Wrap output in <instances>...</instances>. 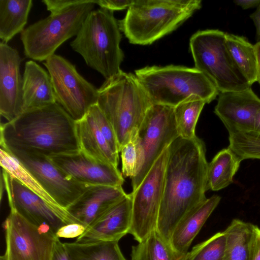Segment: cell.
Segmentation results:
<instances>
[{
    "mask_svg": "<svg viewBox=\"0 0 260 260\" xmlns=\"http://www.w3.org/2000/svg\"><path fill=\"white\" fill-rule=\"evenodd\" d=\"M208 165L205 144L197 136L178 137L168 146L156 230L169 243L182 219L207 199Z\"/></svg>",
    "mask_w": 260,
    "mask_h": 260,
    "instance_id": "cell-1",
    "label": "cell"
},
{
    "mask_svg": "<svg viewBox=\"0 0 260 260\" xmlns=\"http://www.w3.org/2000/svg\"><path fill=\"white\" fill-rule=\"evenodd\" d=\"M1 148L47 156L80 150L76 121L57 103L30 109L1 124Z\"/></svg>",
    "mask_w": 260,
    "mask_h": 260,
    "instance_id": "cell-2",
    "label": "cell"
},
{
    "mask_svg": "<svg viewBox=\"0 0 260 260\" xmlns=\"http://www.w3.org/2000/svg\"><path fill=\"white\" fill-rule=\"evenodd\" d=\"M97 104L114 129L120 152L153 104L135 75L122 70L98 89Z\"/></svg>",
    "mask_w": 260,
    "mask_h": 260,
    "instance_id": "cell-3",
    "label": "cell"
},
{
    "mask_svg": "<svg viewBox=\"0 0 260 260\" xmlns=\"http://www.w3.org/2000/svg\"><path fill=\"white\" fill-rule=\"evenodd\" d=\"M201 7V0H134L118 22L130 43L150 45L176 29Z\"/></svg>",
    "mask_w": 260,
    "mask_h": 260,
    "instance_id": "cell-4",
    "label": "cell"
},
{
    "mask_svg": "<svg viewBox=\"0 0 260 260\" xmlns=\"http://www.w3.org/2000/svg\"><path fill=\"white\" fill-rule=\"evenodd\" d=\"M135 75L153 104L174 108L192 98L208 104L219 93L209 79L196 68L147 66L136 70Z\"/></svg>",
    "mask_w": 260,
    "mask_h": 260,
    "instance_id": "cell-5",
    "label": "cell"
},
{
    "mask_svg": "<svg viewBox=\"0 0 260 260\" xmlns=\"http://www.w3.org/2000/svg\"><path fill=\"white\" fill-rule=\"evenodd\" d=\"M121 38L113 11L101 8L89 13L70 45L88 66L107 80L121 71L124 57L120 47Z\"/></svg>",
    "mask_w": 260,
    "mask_h": 260,
    "instance_id": "cell-6",
    "label": "cell"
},
{
    "mask_svg": "<svg viewBox=\"0 0 260 260\" xmlns=\"http://www.w3.org/2000/svg\"><path fill=\"white\" fill-rule=\"evenodd\" d=\"M96 0L77 5L51 14L31 24L21 32L25 56L34 60H46L63 42L77 35L92 11Z\"/></svg>",
    "mask_w": 260,
    "mask_h": 260,
    "instance_id": "cell-7",
    "label": "cell"
},
{
    "mask_svg": "<svg viewBox=\"0 0 260 260\" xmlns=\"http://www.w3.org/2000/svg\"><path fill=\"white\" fill-rule=\"evenodd\" d=\"M224 32L199 30L190 39L195 67L205 74L219 92L240 91L251 87L234 62L228 51Z\"/></svg>",
    "mask_w": 260,
    "mask_h": 260,
    "instance_id": "cell-8",
    "label": "cell"
},
{
    "mask_svg": "<svg viewBox=\"0 0 260 260\" xmlns=\"http://www.w3.org/2000/svg\"><path fill=\"white\" fill-rule=\"evenodd\" d=\"M178 137L174 108L153 104L135 136L138 161L131 178L133 190L138 187L162 152Z\"/></svg>",
    "mask_w": 260,
    "mask_h": 260,
    "instance_id": "cell-9",
    "label": "cell"
},
{
    "mask_svg": "<svg viewBox=\"0 0 260 260\" xmlns=\"http://www.w3.org/2000/svg\"><path fill=\"white\" fill-rule=\"evenodd\" d=\"M51 79L56 101L75 121L82 119L98 103V89L84 79L75 66L53 54L44 62Z\"/></svg>",
    "mask_w": 260,
    "mask_h": 260,
    "instance_id": "cell-10",
    "label": "cell"
},
{
    "mask_svg": "<svg viewBox=\"0 0 260 260\" xmlns=\"http://www.w3.org/2000/svg\"><path fill=\"white\" fill-rule=\"evenodd\" d=\"M168 147L162 152L138 187L133 190L129 234L139 242L156 230L162 197Z\"/></svg>",
    "mask_w": 260,
    "mask_h": 260,
    "instance_id": "cell-11",
    "label": "cell"
},
{
    "mask_svg": "<svg viewBox=\"0 0 260 260\" xmlns=\"http://www.w3.org/2000/svg\"><path fill=\"white\" fill-rule=\"evenodd\" d=\"M6 260H51L58 238L53 233L41 234L38 226L11 210L4 223Z\"/></svg>",
    "mask_w": 260,
    "mask_h": 260,
    "instance_id": "cell-12",
    "label": "cell"
},
{
    "mask_svg": "<svg viewBox=\"0 0 260 260\" xmlns=\"http://www.w3.org/2000/svg\"><path fill=\"white\" fill-rule=\"evenodd\" d=\"M4 149L16 157L57 204L66 210L89 186L70 179L47 155L33 150Z\"/></svg>",
    "mask_w": 260,
    "mask_h": 260,
    "instance_id": "cell-13",
    "label": "cell"
},
{
    "mask_svg": "<svg viewBox=\"0 0 260 260\" xmlns=\"http://www.w3.org/2000/svg\"><path fill=\"white\" fill-rule=\"evenodd\" d=\"M70 179L86 185L122 186L124 180L117 167L81 150L48 156Z\"/></svg>",
    "mask_w": 260,
    "mask_h": 260,
    "instance_id": "cell-14",
    "label": "cell"
},
{
    "mask_svg": "<svg viewBox=\"0 0 260 260\" xmlns=\"http://www.w3.org/2000/svg\"><path fill=\"white\" fill-rule=\"evenodd\" d=\"M3 179L11 210L38 226L48 224L55 234L63 225L69 224L49 204L3 169Z\"/></svg>",
    "mask_w": 260,
    "mask_h": 260,
    "instance_id": "cell-15",
    "label": "cell"
},
{
    "mask_svg": "<svg viewBox=\"0 0 260 260\" xmlns=\"http://www.w3.org/2000/svg\"><path fill=\"white\" fill-rule=\"evenodd\" d=\"M259 110L260 98L250 87L219 92L214 112L232 135L253 132Z\"/></svg>",
    "mask_w": 260,
    "mask_h": 260,
    "instance_id": "cell-16",
    "label": "cell"
},
{
    "mask_svg": "<svg viewBox=\"0 0 260 260\" xmlns=\"http://www.w3.org/2000/svg\"><path fill=\"white\" fill-rule=\"evenodd\" d=\"M21 58L15 49L0 43V114L7 122L23 112Z\"/></svg>",
    "mask_w": 260,
    "mask_h": 260,
    "instance_id": "cell-17",
    "label": "cell"
},
{
    "mask_svg": "<svg viewBox=\"0 0 260 260\" xmlns=\"http://www.w3.org/2000/svg\"><path fill=\"white\" fill-rule=\"evenodd\" d=\"M132 193L127 194L93 221L76 242H119L129 233L131 225Z\"/></svg>",
    "mask_w": 260,
    "mask_h": 260,
    "instance_id": "cell-18",
    "label": "cell"
},
{
    "mask_svg": "<svg viewBox=\"0 0 260 260\" xmlns=\"http://www.w3.org/2000/svg\"><path fill=\"white\" fill-rule=\"evenodd\" d=\"M127 193L122 186L89 185L66 210L86 228Z\"/></svg>",
    "mask_w": 260,
    "mask_h": 260,
    "instance_id": "cell-19",
    "label": "cell"
},
{
    "mask_svg": "<svg viewBox=\"0 0 260 260\" xmlns=\"http://www.w3.org/2000/svg\"><path fill=\"white\" fill-rule=\"evenodd\" d=\"M55 103L49 73L34 61L26 62L23 75V112Z\"/></svg>",
    "mask_w": 260,
    "mask_h": 260,
    "instance_id": "cell-20",
    "label": "cell"
},
{
    "mask_svg": "<svg viewBox=\"0 0 260 260\" xmlns=\"http://www.w3.org/2000/svg\"><path fill=\"white\" fill-rule=\"evenodd\" d=\"M220 199L218 195L207 199L179 223L170 240V245L176 252L180 254L188 252L192 242L218 206Z\"/></svg>",
    "mask_w": 260,
    "mask_h": 260,
    "instance_id": "cell-21",
    "label": "cell"
},
{
    "mask_svg": "<svg viewBox=\"0 0 260 260\" xmlns=\"http://www.w3.org/2000/svg\"><path fill=\"white\" fill-rule=\"evenodd\" d=\"M76 124L80 150L95 159L117 167L119 155L113 150L91 114L87 111Z\"/></svg>",
    "mask_w": 260,
    "mask_h": 260,
    "instance_id": "cell-22",
    "label": "cell"
},
{
    "mask_svg": "<svg viewBox=\"0 0 260 260\" xmlns=\"http://www.w3.org/2000/svg\"><path fill=\"white\" fill-rule=\"evenodd\" d=\"M0 164L2 169L41 197L68 223H78L66 209L57 204L34 176L16 157L2 148L0 149Z\"/></svg>",
    "mask_w": 260,
    "mask_h": 260,
    "instance_id": "cell-23",
    "label": "cell"
},
{
    "mask_svg": "<svg viewBox=\"0 0 260 260\" xmlns=\"http://www.w3.org/2000/svg\"><path fill=\"white\" fill-rule=\"evenodd\" d=\"M31 0H0V38L7 44L27 23Z\"/></svg>",
    "mask_w": 260,
    "mask_h": 260,
    "instance_id": "cell-24",
    "label": "cell"
},
{
    "mask_svg": "<svg viewBox=\"0 0 260 260\" xmlns=\"http://www.w3.org/2000/svg\"><path fill=\"white\" fill-rule=\"evenodd\" d=\"M255 225L234 219L223 231L226 244L223 260H249Z\"/></svg>",
    "mask_w": 260,
    "mask_h": 260,
    "instance_id": "cell-25",
    "label": "cell"
},
{
    "mask_svg": "<svg viewBox=\"0 0 260 260\" xmlns=\"http://www.w3.org/2000/svg\"><path fill=\"white\" fill-rule=\"evenodd\" d=\"M241 162L229 147L218 152L208 165V189L218 191L231 184Z\"/></svg>",
    "mask_w": 260,
    "mask_h": 260,
    "instance_id": "cell-26",
    "label": "cell"
},
{
    "mask_svg": "<svg viewBox=\"0 0 260 260\" xmlns=\"http://www.w3.org/2000/svg\"><path fill=\"white\" fill-rule=\"evenodd\" d=\"M226 45L237 68L250 86L256 82L254 46L243 37L226 33Z\"/></svg>",
    "mask_w": 260,
    "mask_h": 260,
    "instance_id": "cell-27",
    "label": "cell"
},
{
    "mask_svg": "<svg viewBox=\"0 0 260 260\" xmlns=\"http://www.w3.org/2000/svg\"><path fill=\"white\" fill-rule=\"evenodd\" d=\"M71 260H126L117 241L64 243Z\"/></svg>",
    "mask_w": 260,
    "mask_h": 260,
    "instance_id": "cell-28",
    "label": "cell"
},
{
    "mask_svg": "<svg viewBox=\"0 0 260 260\" xmlns=\"http://www.w3.org/2000/svg\"><path fill=\"white\" fill-rule=\"evenodd\" d=\"M186 254L176 252L155 230L132 247L131 260H185Z\"/></svg>",
    "mask_w": 260,
    "mask_h": 260,
    "instance_id": "cell-29",
    "label": "cell"
},
{
    "mask_svg": "<svg viewBox=\"0 0 260 260\" xmlns=\"http://www.w3.org/2000/svg\"><path fill=\"white\" fill-rule=\"evenodd\" d=\"M206 104L205 101L199 98H192L174 107L175 118L179 137L191 139L196 136V124Z\"/></svg>",
    "mask_w": 260,
    "mask_h": 260,
    "instance_id": "cell-30",
    "label": "cell"
},
{
    "mask_svg": "<svg viewBox=\"0 0 260 260\" xmlns=\"http://www.w3.org/2000/svg\"><path fill=\"white\" fill-rule=\"evenodd\" d=\"M225 244L224 232L217 233L194 246L186 253L185 260H223Z\"/></svg>",
    "mask_w": 260,
    "mask_h": 260,
    "instance_id": "cell-31",
    "label": "cell"
},
{
    "mask_svg": "<svg viewBox=\"0 0 260 260\" xmlns=\"http://www.w3.org/2000/svg\"><path fill=\"white\" fill-rule=\"evenodd\" d=\"M228 147L242 161L260 159V134L254 132L229 135Z\"/></svg>",
    "mask_w": 260,
    "mask_h": 260,
    "instance_id": "cell-32",
    "label": "cell"
},
{
    "mask_svg": "<svg viewBox=\"0 0 260 260\" xmlns=\"http://www.w3.org/2000/svg\"><path fill=\"white\" fill-rule=\"evenodd\" d=\"M88 111L93 117L99 129L113 150L119 154L120 148L114 129L98 104L92 106Z\"/></svg>",
    "mask_w": 260,
    "mask_h": 260,
    "instance_id": "cell-33",
    "label": "cell"
},
{
    "mask_svg": "<svg viewBox=\"0 0 260 260\" xmlns=\"http://www.w3.org/2000/svg\"><path fill=\"white\" fill-rule=\"evenodd\" d=\"M135 136L120 150L122 174L125 177H129L131 178L135 173L138 161Z\"/></svg>",
    "mask_w": 260,
    "mask_h": 260,
    "instance_id": "cell-34",
    "label": "cell"
},
{
    "mask_svg": "<svg viewBox=\"0 0 260 260\" xmlns=\"http://www.w3.org/2000/svg\"><path fill=\"white\" fill-rule=\"evenodd\" d=\"M86 229V227L80 223H69L60 228L55 233V236L58 238H77L82 235Z\"/></svg>",
    "mask_w": 260,
    "mask_h": 260,
    "instance_id": "cell-35",
    "label": "cell"
},
{
    "mask_svg": "<svg viewBox=\"0 0 260 260\" xmlns=\"http://www.w3.org/2000/svg\"><path fill=\"white\" fill-rule=\"evenodd\" d=\"M88 0H43L48 11L51 13L59 12L68 8L85 3Z\"/></svg>",
    "mask_w": 260,
    "mask_h": 260,
    "instance_id": "cell-36",
    "label": "cell"
},
{
    "mask_svg": "<svg viewBox=\"0 0 260 260\" xmlns=\"http://www.w3.org/2000/svg\"><path fill=\"white\" fill-rule=\"evenodd\" d=\"M134 0H96L95 4L101 8L114 11L128 9Z\"/></svg>",
    "mask_w": 260,
    "mask_h": 260,
    "instance_id": "cell-37",
    "label": "cell"
},
{
    "mask_svg": "<svg viewBox=\"0 0 260 260\" xmlns=\"http://www.w3.org/2000/svg\"><path fill=\"white\" fill-rule=\"evenodd\" d=\"M249 260H260V229L256 225L251 242Z\"/></svg>",
    "mask_w": 260,
    "mask_h": 260,
    "instance_id": "cell-38",
    "label": "cell"
},
{
    "mask_svg": "<svg viewBox=\"0 0 260 260\" xmlns=\"http://www.w3.org/2000/svg\"><path fill=\"white\" fill-rule=\"evenodd\" d=\"M51 260H71L64 243H62L59 238L56 240Z\"/></svg>",
    "mask_w": 260,
    "mask_h": 260,
    "instance_id": "cell-39",
    "label": "cell"
},
{
    "mask_svg": "<svg viewBox=\"0 0 260 260\" xmlns=\"http://www.w3.org/2000/svg\"><path fill=\"white\" fill-rule=\"evenodd\" d=\"M250 18L253 21L256 28V37L257 42H260V5L256 10L250 15Z\"/></svg>",
    "mask_w": 260,
    "mask_h": 260,
    "instance_id": "cell-40",
    "label": "cell"
},
{
    "mask_svg": "<svg viewBox=\"0 0 260 260\" xmlns=\"http://www.w3.org/2000/svg\"><path fill=\"white\" fill-rule=\"evenodd\" d=\"M234 3L243 9L257 8L260 5V0H235Z\"/></svg>",
    "mask_w": 260,
    "mask_h": 260,
    "instance_id": "cell-41",
    "label": "cell"
},
{
    "mask_svg": "<svg viewBox=\"0 0 260 260\" xmlns=\"http://www.w3.org/2000/svg\"><path fill=\"white\" fill-rule=\"evenodd\" d=\"M256 62V82L260 85V42L254 45Z\"/></svg>",
    "mask_w": 260,
    "mask_h": 260,
    "instance_id": "cell-42",
    "label": "cell"
},
{
    "mask_svg": "<svg viewBox=\"0 0 260 260\" xmlns=\"http://www.w3.org/2000/svg\"><path fill=\"white\" fill-rule=\"evenodd\" d=\"M253 132L260 134V110L256 116Z\"/></svg>",
    "mask_w": 260,
    "mask_h": 260,
    "instance_id": "cell-43",
    "label": "cell"
},
{
    "mask_svg": "<svg viewBox=\"0 0 260 260\" xmlns=\"http://www.w3.org/2000/svg\"><path fill=\"white\" fill-rule=\"evenodd\" d=\"M0 260H6L3 255L0 257Z\"/></svg>",
    "mask_w": 260,
    "mask_h": 260,
    "instance_id": "cell-44",
    "label": "cell"
}]
</instances>
